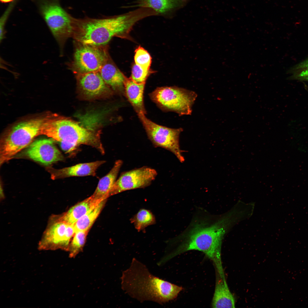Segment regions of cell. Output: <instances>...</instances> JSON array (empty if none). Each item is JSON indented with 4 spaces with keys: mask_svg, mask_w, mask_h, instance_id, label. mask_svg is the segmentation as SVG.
<instances>
[{
    "mask_svg": "<svg viewBox=\"0 0 308 308\" xmlns=\"http://www.w3.org/2000/svg\"><path fill=\"white\" fill-rule=\"evenodd\" d=\"M39 7L42 15L58 45L60 54L62 56L66 41L72 36L74 17L54 0H41Z\"/></svg>",
    "mask_w": 308,
    "mask_h": 308,
    "instance_id": "8992f818",
    "label": "cell"
},
{
    "mask_svg": "<svg viewBox=\"0 0 308 308\" xmlns=\"http://www.w3.org/2000/svg\"><path fill=\"white\" fill-rule=\"evenodd\" d=\"M151 99L166 111L190 115L197 96L194 92L177 86L158 87L149 94Z\"/></svg>",
    "mask_w": 308,
    "mask_h": 308,
    "instance_id": "52a82bcc",
    "label": "cell"
},
{
    "mask_svg": "<svg viewBox=\"0 0 308 308\" xmlns=\"http://www.w3.org/2000/svg\"><path fill=\"white\" fill-rule=\"evenodd\" d=\"M123 163L121 160H116L109 172L100 180L95 191L91 196L94 200L101 201L107 199L110 197Z\"/></svg>",
    "mask_w": 308,
    "mask_h": 308,
    "instance_id": "e0dca14e",
    "label": "cell"
},
{
    "mask_svg": "<svg viewBox=\"0 0 308 308\" xmlns=\"http://www.w3.org/2000/svg\"><path fill=\"white\" fill-rule=\"evenodd\" d=\"M146 131L149 139L153 145L167 150L174 154L179 161L183 163L185 159L180 148L179 137L182 128L173 129L162 126L148 119L145 114H137Z\"/></svg>",
    "mask_w": 308,
    "mask_h": 308,
    "instance_id": "9c48e42d",
    "label": "cell"
},
{
    "mask_svg": "<svg viewBox=\"0 0 308 308\" xmlns=\"http://www.w3.org/2000/svg\"><path fill=\"white\" fill-rule=\"evenodd\" d=\"M131 221L135 228L140 231L155 224V216L150 211L142 209L132 218Z\"/></svg>",
    "mask_w": 308,
    "mask_h": 308,
    "instance_id": "7402d4cb",
    "label": "cell"
},
{
    "mask_svg": "<svg viewBox=\"0 0 308 308\" xmlns=\"http://www.w3.org/2000/svg\"><path fill=\"white\" fill-rule=\"evenodd\" d=\"M46 116L32 118L17 123L3 135L0 141V164L12 159L40 135Z\"/></svg>",
    "mask_w": 308,
    "mask_h": 308,
    "instance_id": "5b68a950",
    "label": "cell"
},
{
    "mask_svg": "<svg viewBox=\"0 0 308 308\" xmlns=\"http://www.w3.org/2000/svg\"><path fill=\"white\" fill-rule=\"evenodd\" d=\"M14 4L11 3L8 7L0 20V41L1 42L5 38V27L7 17L13 7Z\"/></svg>",
    "mask_w": 308,
    "mask_h": 308,
    "instance_id": "4316f807",
    "label": "cell"
},
{
    "mask_svg": "<svg viewBox=\"0 0 308 308\" xmlns=\"http://www.w3.org/2000/svg\"><path fill=\"white\" fill-rule=\"evenodd\" d=\"M121 287L132 298L141 302L152 301L162 304L175 299L182 287L152 274L135 258L121 277Z\"/></svg>",
    "mask_w": 308,
    "mask_h": 308,
    "instance_id": "3957f363",
    "label": "cell"
},
{
    "mask_svg": "<svg viewBox=\"0 0 308 308\" xmlns=\"http://www.w3.org/2000/svg\"><path fill=\"white\" fill-rule=\"evenodd\" d=\"M105 162V161H98L54 169L52 173V178L55 179L74 176H95L97 169Z\"/></svg>",
    "mask_w": 308,
    "mask_h": 308,
    "instance_id": "2e32d148",
    "label": "cell"
},
{
    "mask_svg": "<svg viewBox=\"0 0 308 308\" xmlns=\"http://www.w3.org/2000/svg\"><path fill=\"white\" fill-rule=\"evenodd\" d=\"M110 56L108 45L98 46L75 41L72 60L68 68L75 75L99 71Z\"/></svg>",
    "mask_w": 308,
    "mask_h": 308,
    "instance_id": "ba28073f",
    "label": "cell"
},
{
    "mask_svg": "<svg viewBox=\"0 0 308 308\" xmlns=\"http://www.w3.org/2000/svg\"><path fill=\"white\" fill-rule=\"evenodd\" d=\"M54 140L44 139L36 140L29 145L25 151L30 159L45 165L63 160L64 157L55 145Z\"/></svg>",
    "mask_w": 308,
    "mask_h": 308,
    "instance_id": "4fadbf2b",
    "label": "cell"
},
{
    "mask_svg": "<svg viewBox=\"0 0 308 308\" xmlns=\"http://www.w3.org/2000/svg\"><path fill=\"white\" fill-rule=\"evenodd\" d=\"M77 87L82 98L91 100L112 96L114 91L105 83L99 71L75 75Z\"/></svg>",
    "mask_w": 308,
    "mask_h": 308,
    "instance_id": "7c38bea8",
    "label": "cell"
},
{
    "mask_svg": "<svg viewBox=\"0 0 308 308\" xmlns=\"http://www.w3.org/2000/svg\"><path fill=\"white\" fill-rule=\"evenodd\" d=\"M151 71L150 70H146L135 63L132 67L130 78L137 83H145L147 78L151 73Z\"/></svg>",
    "mask_w": 308,
    "mask_h": 308,
    "instance_id": "484cf974",
    "label": "cell"
},
{
    "mask_svg": "<svg viewBox=\"0 0 308 308\" xmlns=\"http://www.w3.org/2000/svg\"><path fill=\"white\" fill-rule=\"evenodd\" d=\"M135 63L146 70H150L151 58L148 52L139 46L135 49Z\"/></svg>",
    "mask_w": 308,
    "mask_h": 308,
    "instance_id": "cb8c5ba5",
    "label": "cell"
},
{
    "mask_svg": "<svg viewBox=\"0 0 308 308\" xmlns=\"http://www.w3.org/2000/svg\"><path fill=\"white\" fill-rule=\"evenodd\" d=\"M105 83L114 92L124 94L126 77L113 62L110 56L99 71Z\"/></svg>",
    "mask_w": 308,
    "mask_h": 308,
    "instance_id": "9a60e30c",
    "label": "cell"
},
{
    "mask_svg": "<svg viewBox=\"0 0 308 308\" xmlns=\"http://www.w3.org/2000/svg\"><path fill=\"white\" fill-rule=\"evenodd\" d=\"M290 71L291 79L308 81V59L296 65ZM307 89L308 91V87Z\"/></svg>",
    "mask_w": 308,
    "mask_h": 308,
    "instance_id": "d4e9b609",
    "label": "cell"
},
{
    "mask_svg": "<svg viewBox=\"0 0 308 308\" xmlns=\"http://www.w3.org/2000/svg\"><path fill=\"white\" fill-rule=\"evenodd\" d=\"M107 199L98 202L74 224L76 231H88L104 208Z\"/></svg>",
    "mask_w": 308,
    "mask_h": 308,
    "instance_id": "44dd1931",
    "label": "cell"
},
{
    "mask_svg": "<svg viewBox=\"0 0 308 308\" xmlns=\"http://www.w3.org/2000/svg\"><path fill=\"white\" fill-rule=\"evenodd\" d=\"M75 232L74 225L61 220L59 215H52L39 242L38 249L42 250L60 249L68 251Z\"/></svg>",
    "mask_w": 308,
    "mask_h": 308,
    "instance_id": "30bf717a",
    "label": "cell"
},
{
    "mask_svg": "<svg viewBox=\"0 0 308 308\" xmlns=\"http://www.w3.org/2000/svg\"><path fill=\"white\" fill-rule=\"evenodd\" d=\"M101 133L96 128L84 126L69 117L52 114L46 116L40 134L76 147L82 144L90 146L104 154Z\"/></svg>",
    "mask_w": 308,
    "mask_h": 308,
    "instance_id": "277c9868",
    "label": "cell"
},
{
    "mask_svg": "<svg viewBox=\"0 0 308 308\" xmlns=\"http://www.w3.org/2000/svg\"><path fill=\"white\" fill-rule=\"evenodd\" d=\"M145 84L137 83L130 77H126L124 82V94L137 114H146L143 100Z\"/></svg>",
    "mask_w": 308,
    "mask_h": 308,
    "instance_id": "ac0fdd59",
    "label": "cell"
},
{
    "mask_svg": "<svg viewBox=\"0 0 308 308\" xmlns=\"http://www.w3.org/2000/svg\"><path fill=\"white\" fill-rule=\"evenodd\" d=\"M191 0H137L128 7L149 8L157 15L169 18L173 17L176 12L184 7Z\"/></svg>",
    "mask_w": 308,
    "mask_h": 308,
    "instance_id": "5bb4252c",
    "label": "cell"
},
{
    "mask_svg": "<svg viewBox=\"0 0 308 308\" xmlns=\"http://www.w3.org/2000/svg\"><path fill=\"white\" fill-rule=\"evenodd\" d=\"M212 300L213 308L235 307V299L230 291L225 278L218 274Z\"/></svg>",
    "mask_w": 308,
    "mask_h": 308,
    "instance_id": "d6986e66",
    "label": "cell"
},
{
    "mask_svg": "<svg viewBox=\"0 0 308 308\" xmlns=\"http://www.w3.org/2000/svg\"><path fill=\"white\" fill-rule=\"evenodd\" d=\"M101 201L96 200L90 196L73 206L66 212L59 215V218L62 221L74 225L93 206Z\"/></svg>",
    "mask_w": 308,
    "mask_h": 308,
    "instance_id": "ffe728a7",
    "label": "cell"
},
{
    "mask_svg": "<svg viewBox=\"0 0 308 308\" xmlns=\"http://www.w3.org/2000/svg\"><path fill=\"white\" fill-rule=\"evenodd\" d=\"M88 231H76L72 237L69 246L68 251L69 257L75 258L82 250L85 244L86 236Z\"/></svg>",
    "mask_w": 308,
    "mask_h": 308,
    "instance_id": "603a6c76",
    "label": "cell"
},
{
    "mask_svg": "<svg viewBox=\"0 0 308 308\" xmlns=\"http://www.w3.org/2000/svg\"><path fill=\"white\" fill-rule=\"evenodd\" d=\"M151 15L149 9L141 7L102 19L74 18L72 37L75 41L84 44L106 45L113 37L127 38L135 24Z\"/></svg>",
    "mask_w": 308,
    "mask_h": 308,
    "instance_id": "7a4b0ae2",
    "label": "cell"
},
{
    "mask_svg": "<svg viewBox=\"0 0 308 308\" xmlns=\"http://www.w3.org/2000/svg\"><path fill=\"white\" fill-rule=\"evenodd\" d=\"M157 171L146 166L122 173L116 180L110 194V196L122 192L148 186L155 179Z\"/></svg>",
    "mask_w": 308,
    "mask_h": 308,
    "instance_id": "8fae6325",
    "label": "cell"
},
{
    "mask_svg": "<svg viewBox=\"0 0 308 308\" xmlns=\"http://www.w3.org/2000/svg\"><path fill=\"white\" fill-rule=\"evenodd\" d=\"M2 3H7L12 1L13 0H0Z\"/></svg>",
    "mask_w": 308,
    "mask_h": 308,
    "instance_id": "83f0119b",
    "label": "cell"
},
{
    "mask_svg": "<svg viewBox=\"0 0 308 308\" xmlns=\"http://www.w3.org/2000/svg\"><path fill=\"white\" fill-rule=\"evenodd\" d=\"M235 210L233 207L224 213L214 214L198 208L187 227L174 239L178 244L175 254L191 250L201 252L213 262L217 273L224 275L221 257L222 244L232 227L241 220V217H235Z\"/></svg>",
    "mask_w": 308,
    "mask_h": 308,
    "instance_id": "6da1fadb",
    "label": "cell"
}]
</instances>
